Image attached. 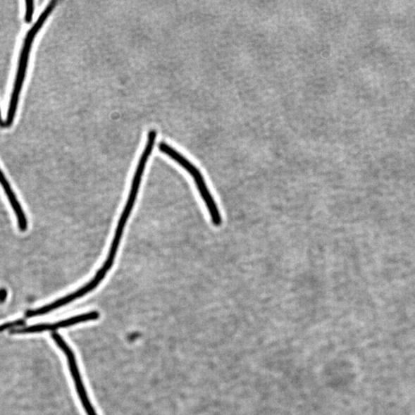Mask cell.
I'll use <instances>...</instances> for the list:
<instances>
[{"label": "cell", "instance_id": "6da1fadb", "mask_svg": "<svg viewBox=\"0 0 415 415\" xmlns=\"http://www.w3.org/2000/svg\"><path fill=\"white\" fill-rule=\"evenodd\" d=\"M156 135L157 133L156 130H151L149 132L147 146L142 152L140 163L133 178L128 201H127L120 221H118L111 248H110L109 256L104 262V266L98 271L95 277L93 278L88 284L81 287V289L66 296V297L47 304V306L44 307V311L47 313V314L49 312L66 306V304H70L76 299H79L89 292H91L92 290H94L100 283L104 280L106 274L109 273V271L113 267L118 247H120L125 226L132 213L135 200H137L144 171H145L147 163L151 151L154 150Z\"/></svg>", "mask_w": 415, "mask_h": 415}, {"label": "cell", "instance_id": "7a4b0ae2", "mask_svg": "<svg viewBox=\"0 0 415 415\" xmlns=\"http://www.w3.org/2000/svg\"><path fill=\"white\" fill-rule=\"evenodd\" d=\"M57 1L53 0L51 1L45 10L42 11L39 19L34 24L32 28L29 30L24 39L23 46L21 50V54L19 59L18 69H17L16 80L11 98L10 105H8L6 121L4 127H11L15 120L17 108H18L20 92L23 89V82L27 74V66L29 63L30 54L34 39H35L37 33L44 25V23L48 19L56 8Z\"/></svg>", "mask_w": 415, "mask_h": 415}, {"label": "cell", "instance_id": "3957f363", "mask_svg": "<svg viewBox=\"0 0 415 415\" xmlns=\"http://www.w3.org/2000/svg\"><path fill=\"white\" fill-rule=\"evenodd\" d=\"M159 149L174 159L176 163H179L191 175L194 182H196L200 196L208 209L211 223L216 227L221 226L223 224L221 213H220L217 203L208 187L204 177H203L197 166H194L189 159L180 154L179 151L167 145L166 143L161 142L159 144Z\"/></svg>", "mask_w": 415, "mask_h": 415}, {"label": "cell", "instance_id": "277c9868", "mask_svg": "<svg viewBox=\"0 0 415 415\" xmlns=\"http://www.w3.org/2000/svg\"><path fill=\"white\" fill-rule=\"evenodd\" d=\"M51 335H52L53 340L58 345V348L61 349L66 355L68 366H69L76 391H78L80 399L85 411H86L87 415H97L89 399L86 388H85L84 384L82 383L78 362H76L75 357L72 349L70 348V345H68L67 342L63 340V337L61 335L54 333Z\"/></svg>", "mask_w": 415, "mask_h": 415}, {"label": "cell", "instance_id": "5b68a950", "mask_svg": "<svg viewBox=\"0 0 415 415\" xmlns=\"http://www.w3.org/2000/svg\"><path fill=\"white\" fill-rule=\"evenodd\" d=\"M99 318V312L91 311L78 316H74L66 320L57 321L52 324H40L25 327L23 328L15 330L16 334H32L44 333L47 331L54 332L56 330L70 327L75 325L87 323V321L97 320Z\"/></svg>", "mask_w": 415, "mask_h": 415}, {"label": "cell", "instance_id": "8992f818", "mask_svg": "<svg viewBox=\"0 0 415 415\" xmlns=\"http://www.w3.org/2000/svg\"><path fill=\"white\" fill-rule=\"evenodd\" d=\"M0 184H1L3 186L8 201H10L11 205L16 216L20 230L25 232L27 230L28 228L27 218L25 217L23 207L21 206L18 199H17L16 196L11 188V184L7 181L4 173L1 171V168H0Z\"/></svg>", "mask_w": 415, "mask_h": 415}, {"label": "cell", "instance_id": "52a82bcc", "mask_svg": "<svg viewBox=\"0 0 415 415\" xmlns=\"http://www.w3.org/2000/svg\"><path fill=\"white\" fill-rule=\"evenodd\" d=\"M34 10H35V3L30 0V1H25V21L30 23L32 20V15Z\"/></svg>", "mask_w": 415, "mask_h": 415}, {"label": "cell", "instance_id": "ba28073f", "mask_svg": "<svg viewBox=\"0 0 415 415\" xmlns=\"http://www.w3.org/2000/svg\"><path fill=\"white\" fill-rule=\"evenodd\" d=\"M6 291L5 290H0V302H3L5 301L6 298Z\"/></svg>", "mask_w": 415, "mask_h": 415}, {"label": "cell", "instance_id": "9c48e42d", "mask_svg": "<svg viewBox=\"0 0 415 415\" xmlns=\"http://www.w3.org/2000/svg\"><path fill=\"white\" fill-rule=\"evenodd\" d=\"M5 122L3 120L1 110H0V126L4 127Z\"/></svg>", "mask_w": 415, "mask_h": 415}]
</instances>
